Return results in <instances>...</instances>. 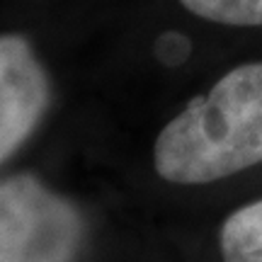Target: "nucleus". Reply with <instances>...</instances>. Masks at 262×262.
Segmentation results:
<instances>
[{
  "mask_svg": "<svg viewBox=\"0 0 262 262\" xmlns=\"http://www.w3.org/2000/svg\"><path fill=\"white\" fill-rule=\"evenodd\" d=\"M262 163V61L228 71L156 139L153 168L172 185H209Z\"/></svg>",
  "mask_w": 262,
  "mask_h": 262,
  "instance_id": "nucleus-1",
  "label": "nucleus"
},
{
  "mask_svg": "<svg viewBox=\"0 0 262 262\" xmlns=\"http://www.w3.org/2000/svg\"><path fill=\"white\" fill-rule=\"evenodd\" d=\"M85 221L34 172L0 180V262H78Z\"/></svg>",
  "mask_w": 262,
  "mask_h": 262,
  "instance_id": "nucleus-2",
  "label": "nucleus"
},
{
  "mask_svg": "<svg viewBox=\"0 0 262 262\" xmlns=\"http://www.w3.org/2000/svg\"><path fill=\"white\" fill-rule=\"evenodd\" d=\"M51 104V78L22 34H0V165L39 129Z\"/></svg>",
  "mask_w": 262,
  "mask_h": 262,
  "instance_id": "nucleus-3",
  "label": "nucleus"
},
{
  "mask_svg": "<svg viewBox=\"0 0 262 262\" xmlns=\"http://www.w3.org/2000/svg\"><path fill=\"white\" fill-rule=\"evenodd\" d=\"M219 243L224 262H262V199L226 219Z\"/></svg>",
  "mask_w": 262,
  "mask_h": 262,
  "instance_id": "nucleus-4",
  "label": "nucleus"
},
{
  "mask_svg": "<svg viewBox=\"0 0 262 262\" xmlns=\"http://www.w3.org/2000/svg\"><path fill=\"white\" fill-rule=\"evenodd\" d=\"M192 15L228 25V27H262V0H180Z\"/></svg>",
  "mask_w": 262,
  "mask_h": 262,
  "instance_id": "nucleus-5",
  "label": "nucleus"
},
{
  "mask_svg": "<svg viewBox=\"0 0 262 262\" xmlns=\"http://www.w3.org/2000/svg\"><path fill=\"white\" fill-rule=\"evenodd\" d=\"M189 39L180 32H165L163 37L156 41V56H158L160 63L165 66H180L185 63L189 56Z\"/></svg>",
  "mask_w": 262,
  "mask_h": 262,
  "instance_id": "nucleus-6",
  "label": "nucleus"
}]
</instances>
